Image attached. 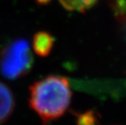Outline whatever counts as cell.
Instances as JSON below:
<instances>
[{
    "instance_id": "7a4b0ae2",
    "label": "cell",
    "mask_w": 126,
    "mask_h": 125,
    "mask_svg": "<svg viewBox=\"0 0 126 125\" xmlns=\"http://www.w3.org/2000/svg\"><path fill=\"white\" fill-rule=\"evenodd\" d=\"M33 58L29 42L18 39L5 46L0 55V71L4 77L16 80L26 75L33 66Z\"/></svg>"
},
{
    "instance_id": "3957f363",
    "label": "cell",
    "mask_w": 126,
    "mask_h": 125,
    "mask_svg": "<svg viewBox=\"0 0 126 125\" xmlns=\"http://www.w3.org/2000/svg\"><path fill=\"white\" fill-rule=\"evenodd\" d=\"M15 107V99L12 92L0 81V124H3L12 115Z\"/></svg>"
},
{
    "instance_id": "6da1fadb",
    "label": "cell",
    "mask_w": 126,
    "mask_h": 125,
    "mask_svg": "<svg viewBox=\"0 0 126 125\" xmlns=\"http://www.w3.org/2000/svg\"><path fill=\"white\" fill-rule=\"evenodd\" d=\"M72 91L68 80L48 76L30 87L29 105L44 124L61 117L70 105Z\"/></svg>"
},
{
    "instance_id": "5b68a950",
    "label": "cell",
    "mask_w": 126,
    "mask_h": 125,
    "mask_svg": "<svg viewBox=\"0 0 126 125\" xmlns=\"http://www.w3.org/2000/svg\"><path fill=\"white\" fill-rule=\"evenodd\" d=\"M59 1L67 10L84 12L92 7L98 0H59Z\"/></svg>"
},
{
    "instance_id": "8992f818",
    "label": "cell",
    "mask_w": 126,
    "mask_h": 125,
    "mask_svg": "<svg viewBox=\"0 0 126 125\" xmlns=\"http://www.w3.org/2000/svg\"><path fill=\"white\" fill-rule=\"evenodd\" d=\"M77 125H98L96 114L93 111H86L77 115Z\"/></svg>"
},
{
    "instance_id": "277c9868",
    "label": "cell",
    "mask_w": 126,
    "mask_h": 125,
    "mask_svg": "<svg viewBox=\"0 0 126 125\" xmlns=\"http://www.w3.org/2000/svg\"><path fill=\"white\" fill-rule=\"evenodd\" d=\"M54 45V38L47 32H38L33 37V48L37 55L46 57L50 55Z\"/></svg>"
}]
</instances>
